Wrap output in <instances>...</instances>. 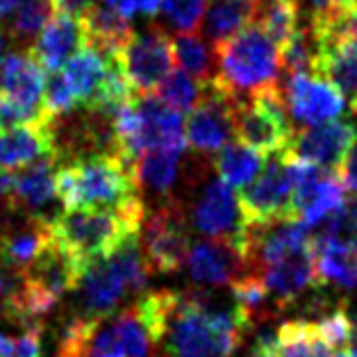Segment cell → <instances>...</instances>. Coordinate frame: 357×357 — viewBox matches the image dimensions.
<instances>
[{"label": "cell", "mask_w": 357, "mask_h": 357, "mask_svg": "<svg viewBox=\"0 0 357 357\" xmlns=\"http://www.w3.org/2000/svg\"><path fill=\"white\" fill-rule=\"evenodd\" d=\"M246 333L237 307L196 289L178 296L162 342H167V357H232Z\"/></svg>", "instance_id": "cell-1"}, {"label": "cell", "mask_w": 357, "mask_h": 357, "mask_svg": "<svg viewBox=\"0 0 357 357\" xmlns=\"http://www.w3.org/2000/svg\"><path fill=\"white\" fill-rule=\"evenodd\" d=\"M146 214L144 198L137 196L121 207L64 210L50 219V232L57 246L86 268L109 257L126 241L142 237Z\"/></svg>", "instance_id": "cell-2"}, {"label": "cell", "mask_w": 357, "mask_h": 357, "mask_svg": "<svg viewBox=\"0 0 357 357\" xmlns=\"http://www.w3.org/2000/svg\"><path fill=\"white\" fill-rule=\"evenodd\" d=\"M214 59L216 73L212 82L239 102L280 86V50L255 21L232 39L214 46Z\"/></svg>", "instance_id": "cell-3"}, {"label": "cell", "mask_w": 357, "mask_h": 357, "mask_svg": "<svg viewBox=\"0 0 357 357\" xmlns=\"http://www.w3.org/2000/svg\"><path fill=\"white\" fill-rule=\"evenodd\" d=\"M158 346L139 301L105 319L66 321L57 357H148Z\"/></svg>", "instance_id": "cell-4"}, {"label": "cell", "mask_w": 357, "mask_h": 357, "mask_svg": "<svg viewBox=\"0 0 357 357\" xmlns=\"http://www.w3.org/2000/svg\"><path fill=\"white\" fill-rule=\"evenodd\" d=\"M151 268L142 255L139 239L126 241L109 257L91 262L75 287L73 319H105L119 312L128 294L148 287Z\"/></svg>", "instance_id": "cell-5"}, {"label": "cell", "mask_w": 357, "mask_h": 357, "mask_svg": "<svg viewBox=\"0 0 357 357\" xmlns=\"http://www.w3.org/2000/svg\"><path fill=\"white\" fill-rule=\"evenodd\" d=\"M55 196L64 210L121 207L139 194L132 164L119 155L98 153L59 167L55 173Z\"/></svg>", "instance_id": "cell-6"}, {"label": "cell", "mask_w": 357, "mask_h": 357, "mask_svg": "<svg viewBox=\"0 0 357 357\" xmlns=\"http://www.w3.org/2000/svg\"><path fill=\"white\" fill-rule=\"evenodd\" d=\"M296 187V162L289 153L271 155L257 178L237 196L243 225H266L291 219V198ZM294 221V219H291Z\"/></svg>", "instance_id": "cell-7"}, {"label": "cell", "mask_w": 357, "mask_h": 357, "mask_svg": "<svg viewBox=\"0 0 357 357\" xmlns=\"http://www.w3.org/2000/svg\"><path fill=\"white\" fill-rule=\"evenodd\" d=\"M234 132L243 146L264 158L284 153L291 144L294 126L284 107L280 86L241 100L234 109Z\"/></svg>", "instance_id": "cell-8"}, {"label": "cell", "mask_w": 357, "mask_h": 357, "mask_svg": "<svg viewBox=\"0 0 357 357\" xmlns=\"http://www.w3.org/2000/svg\"><path fill=\"white\" fill-rule=\"evenodd\" d=\"M139 246L151 273L171 275L180 271L187 262L191 241L185 212L178 200H164L158 210L146 214Z\"/></svg>", "instance_id": "cell-9"}, {"label": "cell", "mask_w": 357, "mask_h": 357, "mask_svg": "<svg viewBox=\"0 0 357 357\" xmlns=\"http://www.w3.org/2000/svg\"><path fill=\"white\" fill-rule=\"evenodd\" d=\"M116 57L135 96H151L158 91V86L173 73V66H176L173 39L162 28L132 34Z\"/></svg>", "instance_id": "cell-10"}, {"label": "cell", "mask_w": 357, "mask_h": 357, "mask_svg": "<svg viewBox=\"0 0 357 357\" xmlns=\"http://www.w3.org/2000/svg\"><path fill=\"white\" fill-rule=\"evenodd\" d=\"M191 225L205 239L232 243L243 250L246 225L241 219L237 196L221 178L207 180L200 189L191 207Z\"/></svg>", "instance_id": "cell-11"}, {"label": "cell", "mask_w": 357, "mask_h": 357, "mask_svg": "<svg viewBox=\"0 0 357 357\" xmlns=\"http://www.w3.org/2000/svg\"><path fill=\"white\" fill-rule=\"evenodd\" d=\"M239 100L221 91L214 82L205 84L200 102L189 112L185 123V139L189 148L198 155H214L225 144H230L234 132V109Z\"/></svg>", "instance_id": "cell-12"}, {"label": "cell", "mask_w": 357, "mask_h": 357, "mask_svg": "<svg viewBox=\"0 0 357 357\" xmlns=\"http://www.w3.org/2000/svg\"><path fill=\"white\" fill-rule=\"evenodd\" d=\"M137 130L126 151V160L132 164L151 151H185V123L182 114L162 102L158 96H135Z\"/></svg>", "instance_id": "cell-13"}, {"label": "cell", "mask_w": 357, "mask_h": 357, "mask_svg": "<svg viewBox=\"0 0 357 357\" xmlns=\"http://www.w3.org/2000/svg\"><path fill=\"white\" fill-rule=\"evenodd\" d=\"M296 162V187L291 198V219L317 228L346 200V187L337 171Z\"/></svg>", "instance_id": "cell-14"}, {"label": "cell", "mask_w": 357, "mask_h": 357, "mask_svg": "<svg viewBox=\"0 0 357 357\" xmlns=\"http://www.w3.org/2000/svg\"><path fill=\"white\" fill-rule=\"evenodd\" d=\"M280 93L289 116L305 128L333 123L346 109L344 93L314 73L289 75Z\"/></svg>", "instance_id": "cell-15"}, {"label": "cell", "mask_w": 357, "mask_h": 357, "mask_svg": "<svg viewBox=\"0 0 357 357\" xmlns=\"http://www.w3.org/2000/svg\"><path fill=\"white\" fill-rule=\"evenodd\" d=\"M357 142V130L344 121H333L326 126L303 128L294 132L291 144L287 153L294 160L312 164V167L339 171V167L346 162Z\"/></svg>", "instance_id": "cell-16"}, {"label": "cell", "mask_w": 357, "mask_h": 357, "mask_svg": "<svg viewBox=\"0 0 357 357\" xmlns=\"http://www.w3.org/2000/svg\"><path fill=\"white\" fill-rule=\"evenodd\" d=\"M187 266L191 280L207 287L232 284L239 278L250 273L248 259L241 248L212 239H200L196 243H191Z\"/></svg>", "instance_id": "cell-17"}, {"label": "cell", "mask_w": 357, "mask_h": 357, "mask_svg": "<svg viewBox=\"0 0 357 357\" xmlns=\"http://www.w3.org/2000/svg\"><path fill=\"white\" fill-rule=\"evenodd\" d=\"M84 46H89V43H86L80 16L57 12L41 28L30 53L43 66V71L55 73L64 64L71 62Z\"/></svg>", "instance_id": "cell-18"}, {"label": "cell", "mask_w": 357, "mask_h": 357, "mask_svg": "<svg viewBox=\"0 0 357 357\" xmlns=\"http://www.w3.org/2000/svg\"><path fill=\"white\" fill-rule=\"evenodd\" d=\"M50 243H53L50 219L32 214L25 223L7 225L0 230V264L19 278L37 262Z\"/></svg>", "instance_id": "cell-19"}, {"label": "cell", "mask_w": 357, "mask_h": 357, "mask_svg": "<svg viewBox=\"0 0 357 357\" xmlns=\"http://www.w3.org/2000/svg\"><path fill=\"white\" fill-rule=\"evenodd\" d=\"M255 275L262 278L268 294L273 296V301L282 310L289 307L296 298H301L312 287H321L312 248H305L284 259H278V262L259 268Z\"/></svg>", "instance_id": "cell-20"}, {"label": "cell", "mask_w": 357, "mask_h": 357, "mask_svg": "<svg viewBox=\"0 0 357 357\" xmlns=\"http://www.w3.org/2000/svg\"><path fill=\"white\" fill-rule=\"evenodd\" d=\"M46 158H59L55 121L0 132V171L12 173Z\"/></svg>", "instance_id": "cell-21"}, {"label": "cell", "mask_w": 357, "mask_h": 357, "mask_svg": "<svg viewBox=\"0 0 357 357\" xmlns=\"http://www.w3.org/2000/svg\"><path fill=\"white\" fill-rule=\"evenodd\" d=\"M112 64H114V55L100 53V50L93 46H84L80 53L66 64V71H64L66 82L71 86L77 105H84V109L89 112V114L100 109Z\"/></svg>", "instance_id": "cell-22"}, {"label": "cell", "mask_w": 357, "mask_h": 357, "mask_svg": "<svg viewBox=\"0 0 357 357\" xmlns=\"http://www.w3.org/2000/svg\"><path fill=\"white\" fill-rule=\"evenodd\" d=\"M46 71L30 50H14L0 64V93L25 107L43 109Z\"/></svg>", "instance_id": "cell-23"}, {"label": "cell", "mask_w": 357, "mask_h": 357, "mask_svg": "<svg viewBox=\"0 0 357 357\" xmlns=\"http://www.w3.org/2000/svg\"><path fill=\"white\" fill-rule=\"evenodd\" d=\"M59 158H46L12 173V191L10 203L12 210L34 212L39 207H46L55 198V164Z\"/></svg>", "instance_id": "cell-24"}, {"label": "cell", "mask_w": 357, "mask_h": 357, "mask_svg": "<svg viewBox=\"0 0 357 357\" xmlns=\"http://www.w3.org/2000/svg\"><path fill=\"white\" fill-rule=\"evenodd\" d=\"M314 75L335 84L344 96H357V41L319 43Z\"/></svg>", "instance_id": "cell-25"}, {"label": "cell", "mask_w": 357, "mask_h": 357, "mask_svg": "<svg viewBox=\"0 0 357 357\" xmlns=\"http://www.w3.org/2000/svg\"><path fill=\"white\" fill-rule=\"evenodd\" d=\"M82 28L86 34V43L98 48L105 55H116L132 37V28L126 16L112 10L109 5H93L84 14H80Z\"/></svg>", "instance_id": "cell-26"}, {"label": "cell", "mask_w": 357, "mask_h": 357, "mask_svg": "<svg viewBox=\"0 0 357 357\" xmlns=\"http://www.w3.org/2000/svg\"><path fill=\"white\" fill-rule=\"evenodd\" d=\"M257 7L259 0H216L203 16V39L214 46L232 39L255 21Z\"/></svg>", "instance_id": "cell-27"}, {"label": "cell", "mask_w": 357, "mask_h": 357, "mask_svg": "<svg viewBox=\"0 0 357 357\" xmlns=\"http://www.w3.org/2000/svg\"><path fill=\"white\" fill-rule=\"evenodd\" d=\"M273 351L278 357H339L321 328L312 321H287L273 337Z\"/></svg>", "instance_id": "cell-28"}, {"label": "cell", "mask_w": 357, "mask_h": 357, "mask_svg": "<svg viewBox=\"0 0 357 357\" xmlns=\"http://www.w3.org/2000/svg\"><path fill=\"white\" fill-rule=\"evenodd\" d=\"M182 153L178 151H151L132 162V173L139 191H151L155 196H167L178 185Z\"/></svg>", "instance_id": "cell-29"}, {"label": "cell", "mask_w": 357, "mask_h": 357, "mask_svg": "<svg viewBox=\"0 0 357 357\" xmlns=\"http://www.w3.org/2000/svg\"><path fill=\"white\" fill-rule=\"evenodd\" d=\"M232 296H234V307H237L239 317L248 330L262 326L280 314V312H284L273 301V296L268 294L262 278L255 273H248L239 278L237 282H232Z\"/></svg>", "instance_id": "cell-30"}, {"label": "cell", "mask_w": 357, "mask_h": 357, "mask_svg": "<svg viewBox=\"0 0 357 357\" xmlns=\"http://www.w3.org/2000/svg\"><path fill=\"white\" fill-rule=\"evenodd\" d=\"M264 162H266V158L259 155L257 151L243 146L241 142H230L216 153L214 167L225 185L243 189L257 178V173L262 171Z\"/></svg>", "instance_id": "cell-31"}, {"label": "cell", "mask_w": 357, "mask_h": 357, "mask_svg": "<svg viewBox=\"0 0 357 357\" xmlns=\"http://www.w3.org/2000/svg\"><path fill=\"white\" fill-rule=\"evenodd\" d=\"M312 246H335L357 252V194L348 196L337 212L317 225L312 232Z\"/></svg>", "instance_id": "cell-32"}, {"label": "cell", "mask_w": 357, "mask_h": 357, "mask_svg": "<svg viewBox=\"0 0 357 357\" xmlns=\"http://www.w3.org/2000/svg\"><path fill=\"white\" fill-rule=\"evenodd\" d=\"M173 55H176V66L182 68L194 80L210 84L216 73V59L207 43L198 32L178 34L173 39Z\"/></svg>", "instance_id": "cell-33"}, {"label": "cell", "mask_w": 357, "mask_h": 357, "mask_svg": "<svg viewBox=\"0 0 357 357\" xmlns=\"http://www.w3.org/2000/svg\"><path fill=\"white\" fill-rule=\"evenodd\" d=\"M321 284H335L344 291L357 289V252L335 246H312Z\"/></svg>", "instance_id": "cell-34"}, {"label": "cell", "mask_w": 357, "mask_h": 357, "mask_svg": "<svg viewBox=\"0 0 357 357\" xmlns=\"http://www.w3.org/2000/svg\"><path fill=\"white\" fill-rule=\"evenodd\" d=\"M298 21H301V14H298L296 0H268V3L259 0L255 23L271 37L278 50H280L284 43L294 37V32L301 28Z\"/></svg>", "instance_id": "cell-35"}, {"label": "cell", "mask_w": 357, "mask_h": 357, "mask_svg": "<svg viewBox=\"0 0 357 357\" xmlns=\"http://www.w3.org/2000/svg\"><path fill=\"white\" fill-rule=\"evenodd\" d=\"M155 93H158V98L162 102H167L171 109H176L182 114V112H191L198 105L205 93V84L194 80V77H189L182 71H173L167 80L158 86Z\"/></svg>", "instance_id": "cell-36"}, {"label": "cell", "mask_w": 357, "mask_h": 357, "mask_svg": "<svg viewBox=\"0 0 357 357\" xmlns=\"http://www.w3.org/2000/svg\"><path fill=\"white\" fill-rule=\"evenodd\" d=\"M53 0H21L14 12L12 34L16 41L32 39L53 16Z\"/></svg>", "instance_id": "cell-37"}, {"label": "cell", "mask_w": 357, "mask_h": 357, "mask_svg": "<svg viewBox=\"0 0 357 357\" xmlns=\"http://www.w3.org/2000/svg\"><path fill=\"white\" fill-rule=\"evenodd\" d=\"M160 14L178 34L198 32L205 16V0H164Z\"/></svg>", "instance_id": "cell-38"}, {"label": "cell", "mask_w": 357, "mask_h": 357, "mask_svg": "<svg viewBox=\"0 0 357 357\" xmlns=\"http://www.w3.org/2000/svg\"><path fill=\"white\" fill-rule=\"evenodd\" d=\"M53 116L48 114L46 107L43 109H32L25 107L21 102L12 100L10 96L0 93V132H10L16 128L25 126H37V123H53Z\"/></svg>", "instance_id": "cell-39"}, {"label": "cell", "mask_w": 357, "mask_h": 357, "mask_svg": "<svg viewBox=\"0 0 357 357\" xmlns=\"http://www.w3.org/2000/svg\"><path fill=\"white\" fill-rule=\"evenodd\" d=\"M43 107L53 119L57 116H64V114H71V112L77 107V100L68 86L64 73H48V80H46V89H43Z\"/></svg>", "instance_id": "cell-40"}, {"label": "cell", "mask_w": 357, "mask_h": 357, "mask_svg": "<svg viewBox=\"0 0 357 357\" xmlns=\"http://www.w3.org/2000/svg\"><path fill=\"white\" fill-rule=\"evenodd\" d=\"M317 326L321 328V333H324V337L328 339L330 346H333L337 353H344L351 348L355 330H353V321L344 307L330 310L324 319L317 321Z\"/></svg>", "instance_id": "cell-41"}, {"label": "cell", "mask_w": 357, "mask_h": 357, "mask_svg": "<svg viewBox=\"0 0 357 357\" xmlns=\"http://www.w3.org/2000/svg\"><path fill=\"white\" fill-rule=\"evenodd\" d=\"M43 326L25 328L19 337H14V357H41Z\"/></svg>", "instance_id": "cell-42"}, {"label": "cell", "mask_w": 357, "mask_h": 357, "mask_svg": "<svg viewBox=\"0 0 357 357\" xmlns=\"http://www.w3.org/2000/svg\"><path fill=\"white\" fill-rule=\"evenodd\" d=\"M339 3H342V0H296L298 14L307 19V28L328 19V16L339 7Z\"/></svg>", "instance_id": "cell-43"}, {"label": "cell", "mask_w": 357, "mask_h": 357, "mask_svg": "<svg viewBox=\"0 0 357 357\" xmlns=\"http://www.w3.org/2000/svg\"><path fill=\"white\" fill-rule=\"evenodd\" d=\"M339 178H342L346 191H353L357 194V146L351 151V155L346 158V162L339 167Z\"/></svg>", "instance_id": "cell-44"}, {"label": "cell", "mask_w": 357, "mask_h": 357, "mask_svg": "<svg viewBox=\"0 0 357 357\" xmlns=\"http://www.w3.org/2000/svg\"><path fill=\"white\" fill-rule=\"evenodd\" d=\"M93 5H96V0H53V7H55L57 12L75 14V16L84 14Z\"/></svg>", "instance_id": "cell-45"}, {"label": "cell", "mask_w": 357, "mask_h": 357, "mask_svg": "<svg viewBox=\"0 0 357 357\" xmlns=\"http://www.w3.org/2000/svg\"><path fill=\"white\" fill-rule=\"evenodd\" d=\"M105 5H109L112 10L119 12L121 16H126V19L130 21L139 12V5H142V0H107Z\"/></svg>", "instance_id": "cell-46"}, {"label": "cell", "mask_w": 357, "mask_h": 357, "mask_svg": "<svg viewBox=\"0 0 357 357\" xmlns=\"http://www.w3.org/2000/svg\"><path fill=\"white\" fill-rule=\"evenodd\" d=\"M250 357H278L273 351V337L271 335H259L255 346H252Z\"/></svg>", "instance_id": "cell-47"}, {"label": "cell", "mask_w": 357, "mask_h": 357, "mask_svg": "<svg viewBox=\"0 0 357 357\" xmlns=\"http://www.w3.org/2000/svg\"><path fill=\"white\" fill-rule=\"evenodd\" d=\"M162 5H164V0H142L139 12H142L144 16H158L162 12Z\"/></svg>", "instance_id": "cell-48"}, {"label": "cell", "mask_w": 357, "mask_h": 357, "mask_svg": "<svg viewBox=\"0 0 357 357\" xmlns=\"http://www.w3.org/2000/svg\"><path fill=\"white\" fill-rule=\"evenodd\" d=\"M0 357H14V337L0 333Z\"/></svg>", "instance_id": "cell-49"}, {"label": "cell", "mask_w": 357, "mask_h": 357, "mask_svg": "<svg viewBox=\"0 0 357 357\" xmlns=\"http://www.w3.org/2000/svg\"><path fill=\"white\" fill-rule=\"evenodd\" d=\"M21 0H0V23H3L7 16H12L19 7Z\"/></svg>", "instance_id": "cell-50"}, {"label": "cell", "mask_w": 357, "mask_h": 357, "mask_svg": "<svg viewBox=\"0 0 357 357\" xmlns=\"http://www.w3.org/2000/svg\"><path fill=\"white\" fill-rule=\"evenodd\" d=\"M3 50H5V39H3V34H0V64H3Z\"/></svg>", "instance_id": "cell-51"}, {"label": "cell", "mask_w": 357, "mask_h": 357, "mask_svg": "<svg viewBox=\"0 0 357 357\" xmlns=\"http://www.w3.org/2000/svg\"><path fill=\"white\" fill-rule=\"evenodd\" d=\"M3 296H5V282H3V278H0V301H3Z\"/></svg>", "instance_id": "cell-52"}, {"label": "cell", "mask_w": 357, "mask_h": 357, "mask_svg": "<svg viewBox=\"0 0 357 357\" xmlns=\"http://www.w3.org/2000/svg\"><path fill=\"white\" fill-rule=\"evenodd\" d=\"M351 109L355 112V114H357V96H355V98L351 100Z\"/></svg>", "instance_id": "cell-53"}, {"label": "cell", "mask_w": 357, "mask_h": 357, "mask_svg": "<svg viewBox=\"0 0 357 357\" xmlns=\"http://www.w3.org/2000/svg\"><path fill=\"white\" fill-rule=\"evenodd\" d=\"M353 3H357V0H353Z\"/></svg>", "instance_id": "cell-54"}]
</instances>
